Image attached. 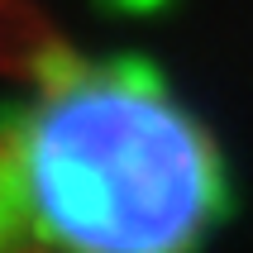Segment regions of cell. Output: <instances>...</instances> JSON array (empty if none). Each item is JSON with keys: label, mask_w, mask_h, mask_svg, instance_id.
<instances>
[{"label": "cell", "mask_w": 253, "mask_h": 253, "mask_svg": "<svg viewBox=\"0 0 253 253\" xmlns=\"http://www.w3.org/2000/svg\"><path fill=\"white\" fill-rule=\"evenodd\" d=\"M225 215L211 129L143 57L53 48L0 110V253H201Z\"/></svg>", "instance_id": "6da1fadb"}]
</instances>
